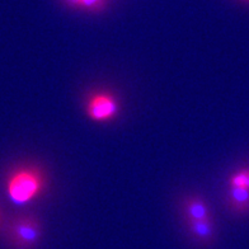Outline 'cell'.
Listing matches in <instances>:
<instances>
[{"mask_svg":"<svg viewBox=\"0 0 249 249\" xmlns=\"http://www.w3.org/2000/svg\"><path fill=\"white\" fill-rule=\"evenodd\" d=\"M120 106L115 95L108 92L93 93L87 101L86 112L95 122L111 121L117 116Z\"/></svg>","mask_w":249,"mask_h":249,"instance_id":"obj_3","label":"cell"},{"mask_svg":"<svg viewBox=\"0 0 249 249\" xmlns=\"http://www.w3.org/2000/svg\"><path fill=\"white\" fill-rule=\"evenodd\" d=\"M230 209L235 213L246 215L249 213V190L230 187L229 192Z\"/></svg>","mask_w":249,"mask_h":249,"instance_id":"obj_6","label":"cell"},{"mask_svg":"<svg viewBox=\"0 0 249 249\" xmlns=\"http://www.w3.org/2000/svg\"><path fill=\"white\" fill-rule=\"evenodd\" d=\"M183 215L186 217V223L190 221H198L211 217V213L206 202L198 197H188L183 202Z\"/></svg>","mask_w":249,"mask_h":249,"instance_id":"obj_4","label":"cell"},{"mask_svg":"<svg viewBox=\"0 0 249 249\" xmlns=\"http://www.w3.org/2000/svg\"><path fill=\"white\" fill-rule=\"evenodd\" d=\"M42 235V226L32 215H20L12 220L8 236L16 249H33Z\"/></svg>","mask_w":249,"mask_h":249,"instance_id":"obj_2","label":"cell"},{"mask_svg":"<svg viewBox=\"0 0 249 249\" xmlns=\"http://www.w3.org/2000/svg\"><path fill=\"white\" fill-rule=\"evenodd\" d=\"M46 174L39 167L23 165L16 168L7 178V194L16 205H26L43 194Z\"/></svg>","mask_w":249,"mask_h":249,"instance_id":"obj_1","label":"cell"},{"mask_svg":"<svg viewBox=\"0 0 249 249\" xmlns=\"http://www.w3.org/2000/svg\"><path fill=\"white\" fill-rule=\"evenodd\" d=\"M229 187L249 190V169H242V171L234 173L229 179Z\"/></svg>","mask_w":249,"mask_h":249,"instance_id":"obj_7","label":"cell"},{"mask_svg":"<svg viewBox=\"0 0 249 249\" xmlns=\"http://www.w3.org/2000/svg\"><path fill=\"white\" fill-rule=\"evenodd\" d=\"M187 228H188L191 235L202 244L210 243L215 236V225H213V217L206 220H198V221H190V223H187Z\"/></svg>","mask_w":249,"mask_h":249,"instance_id":"obj_5","label":"cell"},{"mask_svg":"<svg viewBox=\"0 0 249 249\" xmlns=\"http://www.w3.org/2000/svg\"><path fill=\"white\" fill-rule=\"evenodd\" d=\"M65 1L74 5V7H79L88 10L101 9L103 7V3H105V0H65Z\"/></svg>","mask_w":249,"mask_h":249,"instance_id":"obj_8","label":"cell"}]
</instances>
